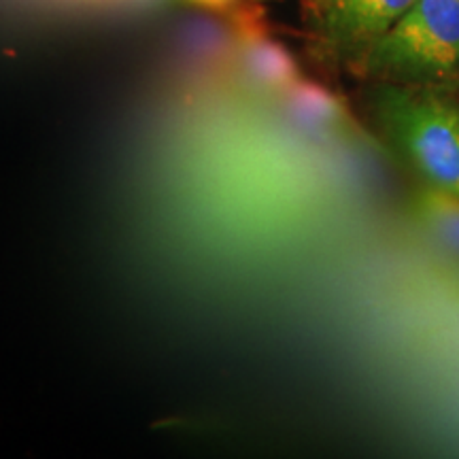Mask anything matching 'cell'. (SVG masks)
Instances as JSON below:
<instances>
[{"instance_id":"cell-7","label":"cell","mask_w":459,"mask_h":459,"mask_svg":"<svg viewBox=\"0 0 459 459\" xmlns=\"http://www.w3.org/2000/svg\"><path fill=\"white\" fill-rule=\"evenodd\" d=\"M200 3H204V4H215V7H223V4H228L230 0H200Z\"/></svg>"},{"instance_id":"cell-3","label":"cell","mask_w":459,"mask_h":459,"mask_svg":"<svg viewBox=\"0 0 459 459\" xmlns=\"http://www.w3.org/2000/svg\"><path fill=\"white\" fill-rule=\"evenodd\" d=\"M321 32L338 60L355 71L415 0H321Z\"/></svg>"},{"instance_id":"cell-5","label":"cell","mask_w":459,"mask_h":459,"mask_svg":"<svg viewBox=\"0 0 459 459\" xmlns=\"http://www.w3.org/2000/svg\"><path fill=\"white\" fill-rule=\"evenodd\" d=\"M249 74L264 85H281L291 77V65L287 56L271 43L254 45L247 54Z\"/></svg>"},{"instance_id":"cell-8","label":"cell","mask_w":459,"mask_h":459,"mask_svg":"<svg viewBox=\"0 0 459 459\" xmlns=\"http://www.w3.org/2000/svg\"><path fill=\"white\" fill-rule=\"evenodd\" d=\"M317 3H321V0H317Z\"/></svg>"},{"instance_id":"cell-6","label":"cell","mask_w":459,"mask_h":459,"mask_svg":"<svg viewBox=\"0 0 459 459\" xmlns=\"http://www.w3.org/2000/svg\"><path fill=\"white\" fill-rule=\"evenodd\" d=\"M291 111L298 119L307 122L308 126H330L336 122L338 117V107L336 102L319 88H298L291 91Z\"/></svg>"},{"instance_id":"cell-4","label":"cell","mask_w":459,"mask_h":459,"mask_svg":"<svg viewBox=\"0 0 459 459\" xmlns=\"http://www.w3.org/2000/svg\"><path fill=\"white\" fill-rule=\"evenodd\" d=\"M417 213L436 240L459 255V200L423 187L417 198Z\"/></svg>"},{"instance_id":"cell-2","label":"cell","mask_w":459,"mask_h":459,"mask_svg":"<svg viewBox=\"0 0 459 459\" xmlns=\"http://www.w3.org/2000/svg\"><path fill=\"white\" fill-rule=\"evenodd\" d=\"M358 73L383 83L459 85V0H415Z\"/></svg>"},{"instance_id":"cell-1","label":"cell","mask_w":459,"mask_h":459,"mask_svg":"<svg viewBox=\"0 0 459 459\" xmlns=\"http://www.w3.org/2000/svg\"><path fill=\"white\" fill-rule=\"evenodd\" d=\"M366 94L372 126L423 187L459 200L457 85L372 82Z\"/></svg>"}]
</instances>
